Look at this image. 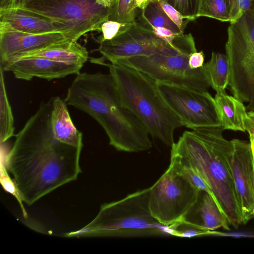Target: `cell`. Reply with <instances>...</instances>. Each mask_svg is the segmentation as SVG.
<instances>
[{"mask_svg": "<svg viewBox=\"0 0 254 254\" xmlns=\"http://www.w3.org/2000/svg\"><path fill=\"white\" fill-rule=\"evenodd\" d=\"M33 57L45 58L70 64L83 65L89 56L86 48L77 41H67L26 53L18 60Z\"/></svg>", "mask_w": 254, "mask_h": 254, "instance_id": "cell-18", "label": "cell"}, {"mask_svg": "<svg viewBox=\"0 0 254 254\" xmlns=\"http://www.w3.org/2000/svg\"><path fill=\"white\" fill-rule=\"evenodd\" d=\"M175 236L183 238H192L215 234L213 231H207L192 225L180 221L172 225Z\"/></svg>", "mask_w": 254, "mask_h": 254, "instance_id": "cell-28", "label": "cell"}, {"mask_svg": "<svg viewBox=\"0 0 254 254\" xmlns=\"http://www.w3.org/2000/svg\"><path fill=\"white\" fill-rule=\"evenodd\" d=\"M220 126L186 130L171 147V153L188 164L207 186L229 225L243 224L242 214L231 169L232 140Z\"/></svg>", "mask_w": 254, "mask_h": 254, "instance_id": "cell-3", "label": "cell"}, {"mask_svg": "<svg viewBox=\"0 0 254 254\" xmlns=\"http://www.w3.org/2000/svg\"><path fill=\"white\" fill-rule=\"evenodd\" d=\"M248 115L249 116L252 117L254 118V112L253 111H249L248 112Z\"/></svg>", "mask_w": 254, "mask_h": 254, "instance_id": "cell-37", "label": "cell"}, {"mask_svg": "<svg viewBox=\"0 0 254 254\" xmlns=\"http://www.w3.org/2000/svg\"><path fill=\"white\" fill-rule=\"evenodd\" d=\"M253 162H254V157H253Z\"/></svg>", "mask_w": 254, "mask_h": 254, "instance_id": "cell-40", "label": "cell"}, {"mask_svg": "<svg viewBox=\"0 0 254 254\" xmlns=\"http://www.w3.org/2000/svg\"><path fill=\"white\" fill-rule=\"evenodd\" d=\"M99 3L106 7H112V4L110 0H98Z\"/></svg>", "mask_w": 254, "mask_h": 254, "instance_id": "cell-36", "label": "cell"}, {"mask_svg": "<svg viewBox=\"0 0 254 254\" xmlns=\"http://www.w3.org/2000/svg\"><path fill=\"white\" fill-rule=\"evenodd\" d=\"M0 183L3 189L12 194L17 200L25 218L27 217V213L23 205V197L14 179L8 175L5 164L1 163L0 165Z\"/></svg>", "mask_w": 254, "mask_h": 254, "instance_id": "cell-27", "label": "cell"}, {"mask_svg": "<svg viewBox=\"0 0 254 254\" xmlns=\"http://www.w3.org/2000/svg\"><path fill=\"white\" fill-rule=\"evenodd\" d=\"M211 87L216 93L226 92L229 79V67L225 54L213 52L204 64Z\"/></svg>", "mask_w": 254, "mask_h": 254, "instance_id": "cell-20", "label": "cell"}, {"mask_svg": "<svg viewBox=\"0 0 254 254\" xmlns=\"http://www.w3.org/2000/svg\"><path fill=\"white\" fill-rule=\"evenodd\" d=\"M152 0H133L131 5L135 10H137V8L142 9Z\"/></svg>", "mask_w": 254, "mask_h": 254, "instance_id": "cell-34", "label": "cell"}, {"mask_svg": "<svg viewBox=\"0 0 254 254\" xmlns=\"http://www.w3.org/2000/svg\"><path fill=\"white\" fill-rule=\"evenodd\" d=\"M29 0H0V8L20 7Z\"/></svg>", "mask_w": 254, "mask_h": 254, "instance_id": "cell-33", "label": "cell"}, {"mask_svg": "<svg viewBox=\"0 0 254 254\" xmlns=\"http://www.w3.org/2000/svg\"><path fill=\"white\" fill-rule=\"evenodd\" d=\"M149 188L103 204L96 217L71 236L139 237L174 236L171 225L160 223L149 207Z\"/></svg>", "mask_w": 254, "mask_h": 254, "instance_id": "cell-5", "label": "cell"}, {"mask_svg": "<svg viewBox=\"0 0 254 254\" xmlns=\"http://www.w3.org/2000/svg\"><path fill=\"white\" fill-rule=\"evenodd\" d=\"M253 8V0H230V23L238 20Z\"/></svg>", "mask_w": 254, "mask_h": 254, "instance_id": "cell-30", "label": "cell"}, {"mask_svg": "<svg viewBox=\"0 0 254 254\" xmlns=\"http://www.w3.org/2000/svg\"><path fill=\"white\" fill-rule=\"evenodd\" d=\"M149 207L160 223H178L196 201L200 190L169 166L150 188Z\"/></svg>", "mask_w": 254, "mask_h": 254, "instance_id": "cell-10", "label": "cell"}, {"mask_svg": "<svg viewBox=\"0 0 254 254\" xmlns=\"http://www.w3.org/2000/svg\"><path fill=\"white\" fill-rule=\"evenodd\" d=\"M132 0H117L111 7L109 20L122 23H132L135 21L136 10L131 5Z\"/></svg>", "mask_w": 254, "mask_h": 254, "instance_id": "cell-24", "label": "cell"}, {"mask_svg": "<svg viewBox=\"0 0 254 254\" xmlns=\"http://www.w3.org/2000/svg\"><path fill=\"white\" fill-rule=\"evenodd\" d=\"M204 55L203 51L195 52L191 54L189 59V64L191 68H198L204 65Z\"/></svg>", "mask_w": 254, "mask_h": 254, "instance_id": "cell-32", "label": "cell"}, {"mask_svg": "<svg viewBox=\"0 0 254 254\" xmlns=\"http://www.w3.org/2000/svg\"><path fill=\"white\" fill-rule=\"evenodd\" d=\"M173 6L189 21L197 18L200 0H163Z\"/></svg>", "mask_w": 254, "mask_h": 254, "instance_id": "cell-26", "label": "cell"}, {"mask_svg": "<svg viewBox=\"0 0 254 254\" xmlns=\"http://www.w3.org/2000/svg\"><path fill=\"white\" fill-rule=\"evenodd\" d=\"M117 0H110V2L111 3V4H112V7L115 5Z\"/></svg>", "mask_w": 254, "mask_h": 254, "instance_id": "cell-38", "label": "cell"}, {"mask_svg": "<svg viewBox=\"0 0 254 254\" xmlns=\"http://www.w3.org/2000/svg\"><path fill=\"white\" fill-rule=\"evenodd\" d=\"M252 11L254 13V0H253V8Z\"/></svg>", "mask_w": 254, "mask_h": 254, "instance_id": "cell-39", "label": "cell"}, {"mask_svg": "<svg viewBox=\"0 0 254 254\" xmlns=\"http://www.w3.org/2000/svg\"><path fill=\"white\" fill-rule=\"evenodd\" d=\"M4 71L0 66V141L4 143L13 135L14 120L7 96Z\"/></svg>", "mask_w": 254, "mask_h": 254, "instance_id": "cell-21", "label": "cell"}, {"mask_svg": "<svg viewBox=\"0 0 254 254\" xmlns=\"http://www.w3.org/2000/svg\"><path fill=\"white\" fill-rule=\"evenodd\" d=\"M225 44L229 67L228 88L233 96L254 112V13L246 12L230 23Z\"/></svg>", "mask_w": 254, "mask_h": 254, "instance_id": "cell-6", "label": "cell"}, {"mask_svg": "<svg viewBox=\"0 0 254 254\" xmlns=\"http://www.w3.org/2000/svg\"><path fill=\"white\" fill-rule=\"evenodd\" d=\"M20 8L57 23L64 36L71 41H77L89 32H100L101 25L111 13V7L100 4L98 0H29Z\"/></svg>", "mask_w": 254, "mask_h": 254, "instance_id": "cell-7", "label": "cell"}, {"mask_svg": "<svg viewBox=\"0 0 254 254\" xmlns=\"http://www.w3.org/2000/svg\"><path fill=\"white\" fill-rule=\"evenodd\" d=\"M146 27L152 30L157 37L171 46L175 47L173 41L177 35L180 33H175L171 30L164 27H155L151 25H146Z\"/></svg>", "mask_w": 254, "mask_h": 254, "instance_id": "cell-31", "label": "cell"}, {"mask_svg": "<svg viewBox=\"0 0 254 254\" xmlns=\"http://www.w3.org/2000/svg\"><path fill=\"white\" fill-rule=\"evenodd\" d=\"M246 131L248 132L249 135L250 142L251 144L252 154L254 157V132L250 129H247Z\"/></svg>", "mask_w": 254, "mask_h": 254, "instance_id": "cell-35", "label": "cell"}, {"mask_svg": "<svg viewBox=\"0 0 254 254\" xmlns=\"http://www.w3.org/2000/svg\"><path fill=\"white\" fill-rule=\"evenodd\" d=\"M196 51H183L171 55L156 54L135 56L120 59L115 62L138 69L157 82L199 91H208L211 85L205 64L202 67L195 69L190 68L189 64L190 55Z\"/></svg>", "mask_w": 254, "mask_h": 254, "instance_id": "cell-9", "label": "cell"}, {"mask_svg": "<svg viewBox=\"0 0 254 254\" xmlns=\"http://www.w3.org/2000/svg\"><path fill=\"white\" fill-rule=\"evenodd\" d=\"M0 22L17 31L31 34L60 32L61 27L51 19L20 7L0 8Z\"/></svg>", "mask_w": 254, "mask_h": 254, "instance_id": "cell-16", "label": "cell"}, {"mask_svg": "<svg viewBox=\"0 0 254 254\" xmlns=\"http://www.w3.org/2000/svg\"><path fill=\"white\" fill-rule=\"evenodd\" d=\"M64 101L94 119L118 151L138 152L152 147L145 127L123 105L110 73L77 74Z\"/></svg>", "mask_w": 254, "mask_h": 254, "instance_id": "cell-2", "label": "cell"}, {"mask_svg": "<svg viewBox=\"0 0 254 254\" xmlns=\"http://www.w3.org/2000/svg\"><path fill=\"white\" fill-rule=\"evenodd\" d=\"M206 17L230 21V0H200L197 17Z\"/></svg>", "mask_w": 254, "mask_h": 254, "instance_id": "cell-23", "label": "cell"}, {"mask_svg": "<svg viewBox=\"0 0 254 254\" xmlns=\"http://www.w3.org/2000/svg\"><path fill=\"white\" fill-rule=\"evenodd\" d=\"M253 217H254V213H253Z\"/></svg>", "mask_w": 254, "mask_h": 254, "instance_id": "cell-41", "label": "cell"}, {"mask_svg": "<svg viewBox=\"0 0 254 254\" xmlns=\"http://www.w3.org/2000/svg\"><path fill=\"white\" fill-rule=\"evenodd\" d=\"M67 41L70 40L60 32L31 34L0 22V65L17 61L26 53Z\"/></svg>", "mask_w": 254, "mask_h": 254, "instance_id": "cell-13", "label": "cell"}, {"mask_svg": "<svg viewBox=\"0 0 254 254\" xmlns=\"http://www.w3.org/2000/svg\"><path fill=\"white\" fill-rule=\"evenodd\" d=\"M168 17L178 27L182 33L190 21L176 9L163 0H156Z\"/></svg>", "mask_w": 254, "mask_h": 254, "instance_id": "cell-29", "label": "cell"}, {"mask_svg": "<svg viewBox=\"0 0 254 254\" xmlns=\"http://www.w3.org/2000/svg\"><path fill=\"white\" fill-rule=\"evenodd\" d=\"M123 105L142 123L149 134L171 147L180 120L165 101L157 82L147 74L126 64L106 63Z\"/></svg>", "mask_w": 254, "mask_h": 254, "instance_id": "cell-4", "label": "cell"}, {"mask_svg": "<svg viewBox=\"0 0 254 254\" xmlns=\"http://www.w3.org/2000/svg\"><path fill=\"white\" fill-rule=\"evenodd\" d=\"M134 22L132 23H122L111 20L106 21L101 26L100 32H102V35L98 40L99 43L104 41L112 40L120 34L126 32L131 27Z\"/></svg>", "mask_w": 254, "mask_h": 254, "instance_id": "cell-25", "label": "cell"}, {"mask_svg": "<svg viewBox=\"0 0 254 254\" xmlns=\"http://www.w3.org/2000/svg\"><path fill=\"white\" fill-rule=\"evenodd\" d=\"M52 98L51 126L55 137L62 143L82 147V133L73 124L65 102L58 96Z\"/></svg>", "mask_w": 254, "mask_h": 254, "instance_id": "cell-17", "label": "cell"}, {"mask_svg": "<svg viewBox=\"0 0 254 254\" xmlns=\"http://www.w3.org/2000/svg\"><path fill=\"white\" fill-rule=\"evenodd\" d=\"M141 17L146 25L166 28L176 33H182L168 17L156 0L150 1L141 9Z\"/></svg>", "mask_w": 254, "mask_h": 254, "instance_id": "cell-22", "label": "cell"}, {"mask_svg": "<svg viewBox=\"0 0 254 254\" xmlns=\"http://www.w3.org/2000/svg\"><path fill=\"white\" fill-rule=\"evenodd\" d=\"M53 98L42 102L15 135L5 159L23 197L30 205L57 188L75 180L81 172L82 147L61 142L51 126Z\"/></svg>", "mask_w": 254, "mask_h": 254, "instance_id": "cell-1", "label": "cell"}, {"mask_svg": "<svg viewBox=\"0 0 254 254\" xmlns=\"http://www.w3.org/2000/svg\"><path fill=\"white\" fill-rule=\"evenodd\" d=\"M214 98L217 111L224 130L245 132L248 112L244 103L226 92L216 93Z\"/></svg>", "mask_w": 254, "mask_h": 254, "instance_id": "cell-19", "label": "cell"}, {"mask_svg": "<svg viewBox=\"0 0 254 254\" xmlns=\"http://www.w3.org/2000/svg\"><path fill=\"white\" fill-rule=\"evenodd\" d=\"M173 42L175 47L157 37L150 28L135 21L126 32L112 40L99 42L98 51L104 60L110 63L135 56L171 55L183 51H197L191 33H180Z\"/></svg>", "mask_w": 254, "mask_h": 254, "instance_id": "cell-8", "label": "cell"}, {"mask_svg": "<svg viewBox=\"0 0 254 254\" xmlns=\"http://www.w3.org/2000/svg\"><path fill=\"white\" fill-rule=\"evenodd\" d=\"M4 71L12 72L19 79L30 80L34 77L50 81L80 72L81 65L70 64L42 58H26L3 65Z\"/></svg>", "mask_w": 254, "mask_h": 254, "instance_id": "cell-14", "label": "cell"}, {"mask_svg": "<svg viewBox=\"0 0 254 254\" xmlns=\"http://www.w3.org/2000/svg\"><path fill=\"white\" fill-rule=\"evenodd\" d=\"M231 169L235 189L240 203L243 224L253 218L254 170L250 141L233 139Z\"/></svg>", "mask_w": 254, "mask_h": 254, "instance_id": "cell-12", "label": "cell"}, {"mask_svg": "<svg viewBox=\"0 0 254 254\" xmlns=\"http://www.w3.org/2000/svg\"><path fill=\"white\" fill-rule=\"evenodd\" d=\"M156 82L165 101L183 126L193 129L221 126L214 98L208 91Z\"/></svg>", "mask_w": 254, "mask_h": 254, "instance_id": "cell-11", "label": "cell"}, {"mask_svg": "<svg viewBox=\"0 0 254 254\" xmlns=\"http://www.w3.org/2000/svg\"><path fill=\"white\" fill-rule=\"evenodd\" d=\"M181 221L207 231L222 227L230 230L227 218L213 196L200 190L197 199Z\"/></svg>", "mask_w": 254, "mask_h": 254, "instance_id": "cell-15", "label": "cell"}]
</instances>
